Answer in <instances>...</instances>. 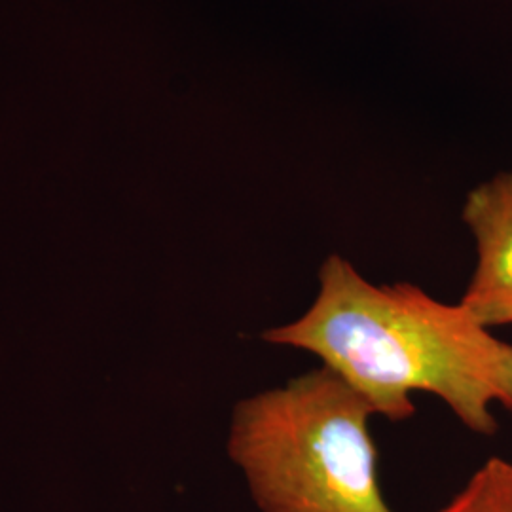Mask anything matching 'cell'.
Listing matches in <instances>:
<instances>
[{"instance_id": "obj_1", "label": "cell", "mask_w": 512, "mask_h": 512, "mask_svg": "<svg viewBox=\"0 0 512 512\" xmlns=\"http://www.w3.org/2000/svg\"><path fill=\"white\" fill-rule=\"evenodd\" d=\"M262 338L310 351L387 420L412 418L418 391L478 435L497 431L494 404L512 414V344L461 302L444 304L412 283L374 285L340 255L323 262L310 310Z\"/></svg>"}, {"instance_id": "obj_2", "label": "cell", "mask_w": 512, "mask_h": 512, "mask_svg": "<svg viewBox=\"0 0 512 512\" xmlns=\"http://www.w3.org/2000/svg\"><path fill=\"white\" fill-rule=\"evenodd\" d=\"M361 393L319 366L241 401L230 456L262 512H393Z\"/></svg>"}, {"instance_id": "obj_3", "label": "cell", "mask_w": 512, "mask_h": 512, "mask_svg": "<svg viewBox=\"0 0 512 512\" xmlns=\"http://www.w3.org/2000/svg\"><path fill=\"white\" fill-rule=\"evenodd\" d=\"M463 220L476 241V268L461 304L486 329L512 325V173L467 196Z\"/></svg>"}, {"instance_id": "obj_4", "label": "cell", "mask_w": 512, "mask_h": 512, "mask_svg": "<svg viewBox=\"0 0 512 512\" xmlns=\"http://www.w3.org/2000/svg\"><path fill=\"white\" fill-rule=\"evenodd\" d=\"M437 512H512V461L488 459Z\"/></svg>"}]
</instances>
